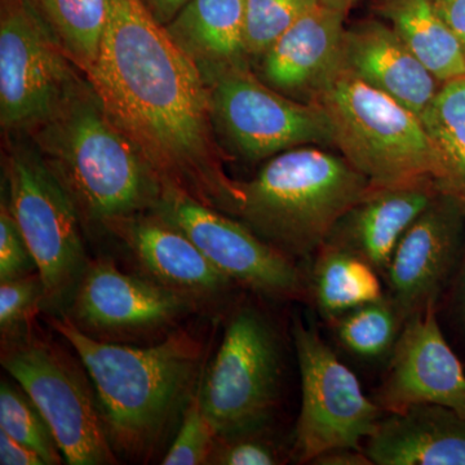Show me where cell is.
Wrapping results in <instances>:
<instances>
[{
    "mask_svg": "<svg viewBox=\"0 0 465 465\" xmlns=\"http://www.w3.org/2000/svg\"><path fill=\"white\" fill-rule=\"evenodd\" d=\"M43 307H45V286L38 272L16 280L0 282L2 335L33 326L34 318Z\"/></svg>",
    "mask_w": 465,
    "mask_h": 465,
    "instance_id": "cell-30",
    "label": "cell"
},
{
    "mask_svg": "<svg viewBox=\"0 0 465 465\" xmlns=\"http://www.w3.org/2000/svg\"><path fill=\"white\" fill-rule=\"evenodd\" d=\"M440 17L460 43L465 56V0H432Z\"/></svg>",
    "mask_w": 465,
    "mask_h": 465,
    "instance_id": "cell-35",
    "label": "cell"
},
{
    "mask_svg": "<svg viewBox=\"0 0 465 465\" xmlns=\"http://www.w3.org/2000/svg\"><path fill=\"white\" fill-rule=\"evenodd\" d=\"M262 432L219 439L210 464L219 465H275L281 464V455L273 443L262 437Z\"/></svg>",
    "mask_w": 465,
    "mask_h": 465,
    "instance_id": "cell-32",
    "label": "cell"
},
{
    "mask_svg": "<svg viewBox=\"0 0 465 465\" xmlns=\"http://www.w3.org/2000/svg\"><path fill=\"white\" fill-rule=\"evenodd\" d=\"M371 186L342 155L299 146L269 158L252 179L240 182L234 217L289 258L312 259Z\"/></svg>",
    "mask_w": 465,
    "mask_h": 465,
    "instance_id": "cell-4",
    "label": "cell"
},
{
    "mask_svg": "<svg viewBox=\"0 0 465 465\" xmlns=\"http://www.w3.org/2000/svg\"><path fill=\"white\" fill-rule=\"evenodd\" d=\"M0 362L45 416L67 464L119 463L81 360L33 324L2 335Z\"/></svg>",
    "mask_w": 465,
    "mask_h": 465,
    "instance_id": "cell-6",
    "label": "cell"
},
{
    "mask_svg": "<svg viewBox=\"0 0 465 465\" xmlns=\"http://www.w3.org/2000/svg\"><path fill=\"white\" fill-rule=\"evenodd\" d=\"M406 321L387 295L351 309L330 322L336 341L363 360L390 357Z\"/></svg>",
    "mask_w": 465,
    "mask_h": 465,
    "instance_id": "cell-26",
    "label": "cell"
},
{
    "mask_svg": "<svg viewBox=\"0 0 465 465\" xmlns=\"http://www.w3.org/2000/svg\"><path fill=\"white\" fill-rule=\"evenodd\" d=\"M335 145L372 186L430 177L436 154L420 116L342 67L318 94Z\"/></svg>",
    "mask_w": 465,
    "mask_h": 465,
    "instance_id": "cell-5",
    "label": "cell"
},
{
    "mask_svg": "<svg viewBox=\"0 0 465 465\" xmlns=\"http://www.w3.org/2000/svg\"><path fill=\"white\" fill-rule=\"evenodd\" d=\"M154 211L179 226L238 286L268 299L308 300L307 272L235 217L170 188Z\"/></svg>",
    "mask_w": 465,
    "mask_h": 465,
    "instance_id": "cell-12",
    "label": "cell"
},
{
    "mask_svg": "<svg viewBox=\"0 0 465 465\" xmlns=\"http://www.w3.org/2000/svg\"><path fill=\"white\" fill-rule=\"evenodd\" d=\"M104 229L124 244L143 277L200 308L222 304L235 287L179 226L157 211L112 220Z\"/></svg>",
    "mask_w": 465,
    "mask_h": 465,
    "instance_id": "cell-16",
    "label": "cell"
},
{
    "mask_svg": "<svg viewBox=\"0 0 465 465\" xmlns=\"http://www.w3.org/2000/svg\"><path fill=\"white\" fill-rule=\"evenodd\" d=\"M439 193L430 177L371 186L336 223L324 243L366 260L382 277L401 238Z\"/></svg>",
    "mask_w": 465,
    "mask_h": 465,
    "instance_id": "cell-18",
    "label": "cell"
},
{
    "mask_svg": "<svg viewBox=\"0 0 465 465\" xmlns=\"http://www.w3.org/2000/svg\"><path fill=\"white\" fill-rule=\"evenodd\" d=\"M200 385L201 381L183 410L176 437L162 459L163 465L210 464L219 440V434L204 414L201 403Z\"/></svg>",
    "mask_w": 465,
    "mask_h": 465,
    "instance_id": "cell-29",
    "label": "cell"
},
{
    "mask_svg": "<svg viewBox=\"0 0 465 465\" xmlns=\"http://www.w3.org/2000/svg\"><path fill=\"white\" fill-rule=\"evenodd\" d=\"M345 17L320 3L259 58L256 75L284 96L313 104L344 67Z\"/></svg>",
    "mask_w": 465,
    "mask_h": 465,
    "instance_id": "cell-17",
    "label": "cell"
},
{
    "mask_svg": "<svg viewBox=\"0 0 465 465\" xmlns=\"http://www.w3.org/2000/svg\"><path fill=\"white\" fill-rule=\"evenodd\" d=\"M281 344L259 309L241 307L201 379V403L219 439L262 432L280 400Z\"/></svg>",
    "mask_w": 465,
    "mask_h": 465,
    "instance_id": "cell-8",
    "label": "cell"
},
{
    "mask_svg": "<svg viewBox=\"0 0 465 465\" xmlns=\"http://www.w3.org/2000/svg\"><path fill=\"white\" fill-rule=\"evenodd\" d=\"M0 464L45 465V460L34 450L12 439L3 430H0Z\"/></svg>",
    "mask_w": 465,
    "mask_h": 465,
    "instance_id": "cell-33",
    "label": "cell"
},
{
    "mask_svg": "<svg viewBox=\"0 0 465 465\" xmlns=\"http://www.w3.org/2000/svg\"><path fill=\"white\" fill-rule=\"evenodd\" d=\"M66 308L79 330L115 342L167 332L200 309L143 275L124 273L110 259L88 260Z\"/></svg>",
    "mask_w": 465,
    "mask_h": 465,
    "instance_id": "cell-13",
    "label": "cell"
},
{
    "mask_svg": "<svg viewBox=\"0 0 465 465\" xmlns=\"http://www.w3.org/2000/svg\"><path fill=\"white\" fill-rule=\"evenodd\" d=\"M421 121L436 154L433 182L465 210V76L440 85Z\"/></svg>",
    "mask_w": 465,
    "mask_h": 465,
    "instance_id": "cell-24",
    "label": "cell"
},
{
    "mask_svg": "<svg viewBox=\"0 0 465 465\" xmlns=\"http://www.w3.org/2000/svg\"><path fill=\"white\" fill-rule=\"evenodd\" d=\"M75 66L87 75L99 57L109 0H32Z\"/></svg>",
    "mask_w": 465,
    "mask_h": 465,
    "instance_id": "cell-25",
    "label": "cell"
},
{
    "mask_svg": "<svg viewBox=\"0 0 465 465\" xmlns=\"http://www.w3.org/2000/svg\"><path fill=\"white\" fill-rule=\"evenodd\" d=\"M307 273L308 302L327 323L351 309L384 298L378 271L354 253L324 243Z\"/></svg>",
    "mask_w": 465,
    "mask_h": 465,
    "instance_id": "cell-22",
    "label": "cell"
},
{
    "mask_svg": "<svg viewBox=\"0 0 465 465\" xmlns=\"http://www.w3.org/2000/svg\"><path fill=\"white\" fill-rule=\"evenodd\" d=\"M166 27L204 79L250 66L244 47V0H191Z\"/></svg>",
    "mask_w": 465,
    "mask_h": 465,
    "instance_id": "cell-21",
    "label": "cell"
},
{
    "mask_svg": "<svg viewBox=\"0 0 465 465\" xmlns=\"http://www.w3.org/2000/svg\"><path fill=\"white\" fill-rule=\"evenodd\" d=\"M191 0H142L143 7L159 25L166 26Z\"/></svg>",
    "mask_w": 465,
    "mask_h": 465,
    "instance_id": "cell-37",
    "label": "cell"
},
{
    "mask_svg": "<svg viewBox=\"0 0 465 465\" xmlns=\"http://www.w3.org/2000/svg\"><path fill=\"white\" fill-rule=\"evenodd\" d=\"M439 308L430 305L403 324L372 397L382 411L440 405L465 414V370L442 331Z\"/></svg>",
    "mask_w": 465,
    "mask_h": 465,
    "instance_id": "cell-15",
    "label": "cell"
},
{
    "mask_svg": "<svg viewBox=\"0 0 465 465\" xmlns=\"http://www.w3.org/2000/svg\"><path fill=\"white\" fill-rule=\"evenodd\" d=\"M363 451L372 465H465V414L440 405L385 412Z\"/></svg>",
    "mask_w": 465,
    "mask_h": 465,
    "instance_id": "cell-20",
    "label": "cell"
},
{
    "mask_svg": "<svg viewBox=\"0 0 465 465\" xmlns=\"http://www.w3.org/2000/svg\"><path fill=\"white\" fill-rule=\"evenodd\" d=\"M292 339L302 405L291 457L298 464H312L331 450L363 449L385 412L316 329L300 317H293Z\"/></svg>",
    "mask_w": 465,
    "mask_h": 465,
    "instance_id": "cell-10",
    "label": "cell"
},
{
    "mask_svg": "<svg viewBox=\"0 0 465 465\" xmlns=\"http://www.w3.org/2000/svg\"><path fill=\"white\" fill-rule=\"evenodd\" d=\"M48 323L87 370L114 451L137 461L154 457L200 384L206 366L201 339L177 329L137 348L92 338L66 314Z\"/></svg>",
    "mask_w": 465,
    "mask_h": 465,
    "instance_id": "cell-2",
    "label": "cell"
},
{
    "mask_svg": "<svg viewBox=\"0 0 465 465\" xmlns=\"http://www.w3.org/2000/svg\"><path fill=\"white\" fill-rule=\"evenodd\" d=\"M465 246V210L439 193L402 235L382 274L385 295L403 320L439 305Z\"/></svg>",
    "mask_w": 465,
    "mask_h": 465,
    "instance_id": "cell-14",
    "label": "cell"
},
{
    "mask_svg": "<svg viewBox=\"0 0 465 465\" xmlns=\"http://www.w3.org/2000/svg\"><path fill=\"white\" fill-rule=\"evenodd\" d=\"M38 272L5 195L0 202V282Z\"/></svg>",
    "mask_w": 465,
    "mask_h": 465,
    "instance_id": "cell-31",
    "label": "cell"
},
{
    "mask_svg": "<svg viewBox=\"0 0 465 465\" xmlns=\"http://www.w3.org/2000/svg\"><path fill=\"white\" fill-rule=\"evenodd\" d=\"M217 140L247 162L305 145H332L329 118L317 104L284 96L250 66L232 67L207 79Z\"/></svg>",
    "mask_w": 465,
    "mask_h": 465,
    "instance_id": "cell-11",
    "label": "cell"
},
{
    "mask_svg": "<svg viewBox=\"0 0 465 465\" xmlns=\"http://www.w3.org/2000/svg\"><path fill=\"white\" fill-rule=\"evenodd\" d=\"M446 292L450 295L452 318L465 341V246L457 272Z\"/></svg>",
    "mask_w": 465,
    "mask_h": 465,
    "instance_id": "cell-34",
    "label": "cell"
},
{
    "mask_svg": "<svg viewBox=\"0 0 465 465\" xmlns=\"http://www.w3.org/2000/svg\"><path fill=\"white\" fill-rule=\"evenodd\" d=\"M85 76L163 189L235 216L240 182L225 171L206 79L142 0H109L99 57Z\"/></svg>",
    "mask_w": 465,
    "mask_h": 465,
    "instance_id": "cell-1",
    "label": "cell"
},
{
    "mask_svg": "<svg viewBox=\"0 0 465 465\" xmlns=\"http://www.w3.org/2000/svg\"><path fill=\"white\" fill-rule=\"evenodd\" d=\"M87 78L32 0L0 5V124L25 134L50 118Z\"/></svg>",
    "mask_w": 465,
    "mask_h": 465,
    "instance_id": "cell-9",
    "label": "cell"
},
{
    "mask_svg": "<svg viewBox=\"0 0 465 465\" xmlns=\"http://www.w3.org/2000/svg\"><path fill=\"white\" fill-rule=\"evenodd\" d=\"M321 0H244V47L259 60L296 21Z\"/></svg>",
    "mask_w": 465,
    "mask_h": 465,
    "instance_id": "cell-28",
    "label": "cell"
},
{
    "mask_svg": "<svg viewBox=\"0 0 465 465\" xmlns=\"http://www.w3.org/2000/svg\"><path fill=\"white\" fill-rule=\"evenodd\" d=\"M357 2L358 0H321L322 5L341 12L345 16H348L349 11L354 7V5H356Z\"/></svg>",
    "mask_w": 465,
    "mask_h": 465,
    "instance_id": "cell-38",
    "label": "cell"
},
{
    "mask_svg": "<svg viewBox=\"0 0 465 465\" xmlns=\"http://www.w3.org/2000/svg\"><path fill=\"white\" fill-rule=\"evenodd\" d=\"M74 200L84 225L153 211L163 185L85 78L74 94L25 134Z\"/></svg>",
    "mask_w": 465,
    "mask_h": 465,
    "instance_id": "cell-3",
    "label": "cell"
},
{
    "mask_svg": "<svg viewBox=\"0 0 465 465\" xmlns=\"http://www.w3.org/2000/svg\"><path fill=\"white\" fill-rule=\"evenodd\" d=\"M5 176V200L45 286L43 309L58 311L69 302L88 262L84 220L65 185L32 142L8 143Z\"/></svg>",
    "mask_w": 465,
    "mask_h": 465,
    "instance_id": "cell-7",
    "label": "cell"
},
{
    "mask_svg": "<svg viewBox=\"0 0 465 465\" xmlns=\"http://www.w3.org/2000/svg\"><path fill=\"white\" fill-rule=\"evenodd\" d=\"M344 67L420 118L442 85L381 21H361L345 29Z\"/></svg>",
    "mask_w": 465,
    "mask_h": 465,
    "instance_id": "cell-19",
    "label": "cell"
},
{
    "mask_svg": "<svg viewBox=\"0 0 465 465\" xmlns=\"http://www.w3.org/2000/svg\"><path fill=\"white\" fill-rule=\"evenodd\" d=\"M388 25L440 84L465 76V56L432 0H382Z\"/></svg>",
    "mask_w": 465,
    "mask_h": 465,
    "instance_id": "cell-23",
    "label": "cell"
},
{
    "mask_svg": "<svg viewBox=\"0 0 465 465\" xmlns=\"http://www.w3.org/2000/svg\"><path fill=\"white\" fill-rule=\"evenodd\" d=\"M312 464L318 465H372L363 449H336L323 452Z\"/></svg>",
    "mask_w": 465,
    "mask_h": 465,
    "instance_id": "cell-36",
    "label": "cell"
},
{
    "mask_svg": "<svg viewBox=\"0 0 465 465\" xmlns=\"http://www.w3.org/2000/svg\"><path fill=\"white\" fill-rule=\"evenodd\" d=\"M0 430L34 450L45 465L63 463V452L45 416L20 385L0 384Z\"/></svg>",
    "mask_w": 465,
    "mask_h": 465,
    "instance_id": "cell-27",
    "label": "cell"
}]
</instances>
